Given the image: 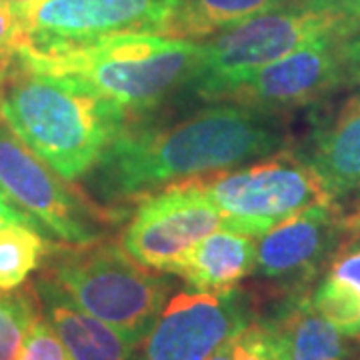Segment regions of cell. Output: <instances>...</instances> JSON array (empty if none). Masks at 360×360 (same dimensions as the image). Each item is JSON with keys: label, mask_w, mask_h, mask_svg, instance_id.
I'll return each mask as SVG.
<instances>
[{"label": "cell", "mask_w": 360, "mask_h": 360, "mask_svg": "<svg viewBox=\"0 0 360 360\" xmlns=\"http://www.w3.org/2000/svg\"><path fill=\"white\" fill-rule=\"evenodd\" d=\"M234 103H206L184 115L130 120L84 176L89 196L122 210L180 180L196 179L283 150L290 134L281 118Z\"/></svg>", "instance_id": "1"}, {"label": "cell", "mask_w": 360, "mask_h": 360, "mask_svg": "<svg viewBox=\"0 0 360 360\" xmlns=\"http://www.w3.org/2000/svg\"><path fill=\"white\" fill-rule=\"evenodd\" d=\"M0 118L66 182L84 179L130 122L86 86L18 63L0 80Z\"/></svg>", "instance_id": "2"}, {"label": "cell", "mask_w": 360, "mask_h": 360, "mask_svg": "<svg viewBox=\"0 0 360 360\" xmlns=\"http://www.w3.org/2000/svg\"><path fill=\"white\" fill-rule=\"evenodd\" d=\"M200 42L129 32L65 51L20 49L16 63L37 72L65 77L118 104L130 120L184 103Z\"/></svg>", "instance_id": "3"}, {"label": "cell", "mask_w": 360, "mask_h": 360, "mask_svg": "<svg viewBox=\"0 0 360 360\" xmlns=\"http://www.w3.org/2000/svg\"><path fill=\"white\" fill-rule=\"evenodd\" d=\"M360 34V0H290L200 42L186 98L217 101L262 66L314 42Z\"/></svg>", "instance_id": "4"}, {"label": "cell", "mask_w": 360, "mask_h": 360, "mask_svg": "<svg viewBox=\"0 0 360 360\" xmlns=\"http://www.w3.org/2000/svg\"><path fill=\"white\" fill-rule=\"evenodd\" d=\"M40 274L58 284L80 309L142 347L172 295V278L142 266L118 240L54 245Z\"/></svg>", "instance_id": "5"}, {"label": "cell", "mask_w": 360, "mask_h": 360, "mask_svg": "<svg viewBox=\"0 0 360 360\" xmlns=\"http://www.w3.org/2000/svg\"><path fill=\"white\" fill-rule=\"evenodd\" d=\"M198 180L220 210L222 226L255 238L307 206L333 198L304 155L288 146L248 167Z\"/></svg>", "instance_id": "6"}, {"label": "cell", "mask_w": 360, "mask_h": 360, "mask_svg": "<svg viewBox=\"0 0 360 360\" xmlns=\"http://www.w3.org/2000/svg\"><path fill=\"white\" fill-rule=\"evenodd\" d=\"M0 193L65 245H86L122 210L104 208L44 165L0 118Z\"/></svg>", "instance_id": "7"}, {"label": "cell", "mask_w": 360, "mask_h": 360, "mask_svg": "<svg viewBox=\"0 0 360 360\" xmlns=\"http://www.w3.org/2000/svg\"><path fill=\"white\" fill-rule=\"evenodd\" d=\"M222 226V214L198 176L139 200L118 243L146 269L170 274L198 240Z\"/></svg>", "instance_id": "8"}, {"label": "cell", "mask_w": 360, "mask_h": 360, "mask_svg": "<svg viewBox=\"0 0 360 360\" xmlns=\"http://www.w3.org/2000/svg\"><path fill=\"white\" fill-rule=\"evenodd\" d=\"M179 4L180 0H42L20 14L22 49L65 51L129 32L165 37Z\"/></svg>", "instance_id": "9"}, {"label": "cell", "mask_w": 360, "mask_h": 360, "mask_svg": "<svg viewBox=\"0 0 360 360\" xmlns=\"http://www.w3.org/2000/svg\"><path fill=\"white\" fill-rule=\"evenodd\" d=\"M345 89H354L345 40H322L262 66L212 103H234L284 115Z\"/></svg>", "instance_id": "10"}, {"label": "cell", "mask_w": 360, "mask_h": 360, "mask_svg": "<svg viewBox=\"0 0 360 360\" xmlns=\"http://www.w3.org/2000/svg\"><path fill=\"white\" fill-rule=\"evenodd\" d=\"M342 210L335 198L307 206L257 238L255 274L283 298L310 292L342 248Z\"/></svg>", "instance_id": "11"}, {"label": "cell", "mask_w": 360, "mask_h": 360, "mask_svg": "<svg viewBox=\"0 0 360 360\" xmlns=\"http://www.w3.org/2000/svg\"><path fill=\"white\" fill-rule=\"evenodd\" d=\"M40 310L75 360H142V347L130 342L106 322L80 309L44 274L34 278Z\"/></svg>", "instance_id": "12"}, {"label": "cell", "mask_w": 360, "mask_h": 360, "mask_svg": "<svg viewBox=\"0 0 360 360\" xmlns=\"http://www.w3.org/2000/svg\"><path fill=\"white\" fill-rule=\"evenodd\" d=\"M335 200L360 188V90L312 132L300 150Z\"/></svg>", "instance_id": "13"}, {"label": "cell", "mask_w": 360, "mask_h": 360, "mask_svg": "<svg viewBox=\"0 0 360 360\" xmlns=\"http://www.w3.org/2000/svg\"><path fill=\"white\" fill-rule=\"evenodd\" d=\"M257 240L231 229L210 232L180 258L170 276L182 278L198 292H224L255 272Z\"/></svg>", "instance_id": "14"}, {"label": "cell", "mask_w": 360, "mask_h": 360, "mask_svg": "<svg viewBox=\"0 0 360 360\" xmlns=\"http://www.w3.org/2000/svg\"><path fill=\"white\" fill-rule=\"evenodd\" d=\"M283 322L290 360H360V338L342 335L310 304L309 292L283 298L274 309Z\"/></svg>", "instance_id": "15"}, {"label": "cell", "mask_w": 360, "mask_h": 360, "mask_svg": "<svg viewBox=\"0 0 360 360\" xmlns=\"http://www.w3.org/2000/svg\"><path fill=\"white\" fill-rule=\"evenodd\" d=\"M309 300L342 335L360 338V246L336 252Z\"/></svg>", "instance_id": "16"}, {"label": "cell", "mask_w": 360, "mask_h": 360, "mask_svg": "<svg viewBox=\"0 0 360 360\" xmlns=\"http://www.w3.org/2000/svg\"><path fill=\"white\" fill-rule=\"evenodd\" d=\"M290 0H180L165 37L206 40L260 14L276 11Z\"/></svg>", "instance_id": "17"}, {"label": "cell", "mask_w": 360, "mask_h": 360, "mask_svg": "<svg viewBox=\"0 0 360 360\" xmlns=\"http://www.w3.org/2000/svg\"><path fill=\"white\" fill-rule=\"evenodd\" d=\"M54 246L52 238L28 224H0V290L11 292L39 270Z\"/></svg>", "instance_id": "18"}, {"label": "cell", "mask_w": 360, "mask_h": 360, "mask_svg": "<svg viewBox=\"0 0 360 360\" xmlns=\"http://www.w3.org/2000/svg\"><path fill=\"white\" fill-rule=\"evenodd\" d=\"M206 360H290L283 322L276 314H258Z\"/></svg>", "instance_id": "19"}, {"label": "cell", "mask_w": 360, "mask_h": 360, "mask_svg": "<svg viewBox=\"0 0 360 360\" xmlns=\"http://www.w3.org/2000/svg\"><path fill=\"white\" fill-rule=\"evenodd\" d=\"M40 314L34 286L0 290V360H18L26 333Z\"/></svg>", "instance_id": "20"}, {"label": "cell", "mask_w": 360, "mask_h": 360, "mask_svg": "<svg viewBox=\"0 0 360 360\" xmlns=\"http://www.w3.org/2000/svg\"><path fill=\"white\" fill-rule=\"evenodd\" d=\"M18 360H75L63 345L60 336L52 328L49 319L40 314L34 319L32 326L26 333L25 342L20 348Z\"/></svg>", "instance_id": "21"}, {"label": "cell", "mask_w": 360, "mask_h": 360, "mask_svg": "<svg viewBox=\"0 0 360 360\" xmlns=\"http://www.w3.org/2000/svg\"><path fill=\"white\" fill-rule=\"evenodd\" d=\"M22 44H25L22 18L11 6L0 2V77H4L13 68Z\"/></svg>", "instance_id": "22"}, {"label": "cell", "mask_w": 360, "mask_h": 360, "mask_svg": "<svg viewBox=\"0 0 360 360\" xmlns=\"http://www.w3.org/2000/svg\"><path fill=\"white\" fill-rule=\"evenodd\" d=\"M0 224H28V226H34V229H40L42 232H46L37 220L32 219L30 214H26L25 210H20L14 202H11L2 193H0Z\"/></svg>", "instance_id": "23"}, {"label": "cell", "mask_w": 360, "mask_h": 360, "mask_svg": "<svg viewBox=\"0 0 360 360\" xmlns=\"http://www.w3.org/2000/svg\"><path fill=\"white\" fill-rule=\"evenodd\" d=\"M345 52H347L348 63H350V68H352L354 86H360V34L345 40Z\"/></svg>", "instance_id": "24"}, {"label": "cell", "mask_w": 360, "mask_h": 360, "mask_svg": "<svg viewBox=\"0 0 360 360\" xmlns=\"http://www.w3.org/2000/svg\"><path fill=\"white\" fill-rule=\"evenodd\" d=\"M2 4H6V6H11L14 13L18 14H25L26 11H30L32 6H37V4H40L42 0H0Z\"/></svg>", "instance_id": "25"}, {"label": "cell", "mask_w": 360, "mask_h": 360, "mask_svg": "<svg viewBox=\"0 0 360 360\" xmlns=\"http://www.w3.org/2000/svg\"><path fill=\"white\" fill-rule=\"evenodd\" d=\"M0 80H2V77H0Z\"/></svg>", "instance_id": "26"}]
</instances>
